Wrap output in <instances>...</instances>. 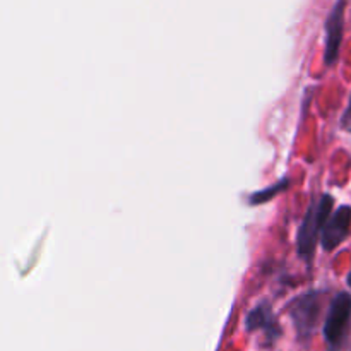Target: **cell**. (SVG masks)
I'll list each match as a JSON object with an SVG mask.
<instances>
[{"instance_id":"cell-1","label":"cell","mask_w":351,"mask_h":351,"mask_svg":"<svg viewBox=\"0 0 351 351\" xmlns=\"http://www.w3.org/2000/svg\"><path fill=\"white\" fill-rule=\"evenodd\" d=\"M335 197L331 194H322L317 201H312L311 208L305 213L302 225L297 233V254L300 259L311 264L314 259L317 242H321L322 230L332 215Z\"/></svg>"},{"instance_id":"cell-2","label":"cell","mask_w":351,"mask_h":351,"mask_svg":"<svg viewBox=\"0 0 351 351\" xmlns=\"http://www.w3.org/2000/svg\"><path fill=\"white\" fill-rule=\"evenodd\" d=\"M322 291L311 290L298 295L288 304V315L293 322L298 341H311L321 321Z\"/></svg>"},{"instance_id":"cell-3","label":"cell","mask_w":351,"mask_h":351,"mask_svg":"<svg viewBox=\"0 0 351 351\" xmlns=\"http://www.w3.org/2000/svg\"><path fill=\"white\" fill-rule=\"evenodd\" d=\"M351 324V295L346 291H339L335 295L328 308L326 315L324 328V339L328 346L332 350L338 348L343 343V339L348 335V329Z\"/></svg>"},{"instance_id":"cell-4","label":"cell","mask_w":351,"mask_h":351,"mask_svg":"<svg viewBox=\"0 0 351 351\" xmlns=\"http://www.w3.org/2000/svg\"><path fill=\"white\" fill-rule=\"evenodd\" d=\"M247 332H261L264 336V345L273 346L276 345L278 339L281 338L283 331L274 315L273 307L267 300L259 302L254 308H250L245 317Z\"/></svg>"},{"instance_id":"cell-5","label":"cell","mask_w":351,"mask_h":351,"mask_svg":"<svg viewBox=\"0 0 351 351\" xmlns=\"http://www.w3.org/2000/svg\"><path fill=\"white\" fill-rule=\"evenodd\" d=\"M345 9L346 0H338L329 10L324 26V64L328 67L336 64L345 33Z\"/></svg>"},{"instance_id":"cell-6","label":"cell","mask_w":351,"mask_h":351,"mask_svg":"<svg viewBox=\"0 0 351 351\" xmlns=\"http://www.w3.org/2000/svg\"><path fill=\"white\" fill-rule=\"evenodd\" d=\"M351 228V206H341L331 215L326 223L321 235V245L326 252H332L338 249L346 237L350 235Z\"/></svg>"},{"instance_id":"cell-7","label":"cell","mask_w":351,"mask_h":351,"mask_svg":"<svg viewBox=\"0 0 351 351\" xmlns=\"http://www.w3.org/2000/svg\"><path fill=\"white\" fill-rule=\"evenodd\" d=\"M288 185H290V180H288V178L285 177V178H281V180H278L276 184L269 185V187L261 189V191L249 194V195H247V201H249L250 206L266 204V202H269L271 199H274V197H276V195H280L281 192L287 191Z\"/></svg>"},{"instance_id":"cell-8","label":"cell","mask_w":351,"mask_h":351,"mask_svg":"<svg viewBox=\"0 0 351 351\" xmlns=\"http://www.w3.org/2000/svg\"><path fill=\"white\" fill-rule=\"evenodd\" d=\"M341 129L345 130V132L351 134V98H350L348 106H346L345 113L341 115Z\"/></svg>"},{"instance_id":"cell-9","label":"cell","mask_w":351,"mask_h":351,"mask_svg":"<svg viewBox=\"0 0 351 351\" xmlns=\"http://www.w3.org/2000/svg\"><path fill=\"white\" fill-rule=\"evenodd\" d=\"M346 283H348V287L351 288V271L348 273V276H346Z\"/></svg>"}]
</instances>
